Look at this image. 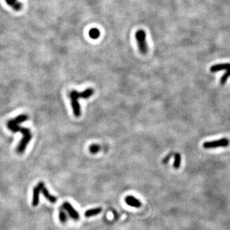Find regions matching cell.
I'll return each instance as SVG.
<instances>
[{"instance_id": "5b68a950", "label": "cell", "mask_w": 230, "mask_h": 230, "mask_svg": "<svg viewBox=\"0 0 230 230\" xmlns=\"http://www.w3.org/2000/svg\"><path fill=\"white\" fill-rule=\"evenodd\" d=\"M63 207L69 213V216L75 220H78L79 219V214L75 208L72 206V204L68 202H65L63 204Z\"/></svg>"}, {"instance_id": "30bf717a", "label": "cell", "mask_w": 230, "mask_h": 230, "mask_svg": "<svg viewBox=\"0 0 230 230\" xmlns=\"http://www.w3.org/2000/svg\"><path fill=\"white\" fill-rule=\"evenodd\" d=\"M102 208H92L87 210L86 212H85L84 216L87 217H90L93 216H95L100 214L102 212Z\"/></svg>"}, {"instance_id": "ba28073f", "label": "cell", "mask_w": 230, "mask_h": 230, "mask_svg": "<svg viewBox=\"0 0 230 230\" xmlns=\"http://www.w3.org/2000/svg\"><path fill=\"white\" fill-rule=\"evenodd\" d=\"M230 69V63H220L212 65L210 67V71L212 72H217L221 71H228Z\"/></svg>"}, {"instance_id": "8992f818", "label": "cell", "mask_w": 230, "mask_h": 230, "mask_svg": "<svg viewBox=\"0 0 230 230\" xmlns=\"http://www.w3.org/2000/svg\"><path fill=\"white\" fill-rule=\"evenodd\" d=\"M44 187V184L43 182H40L33 189V196L32 204L33 207H36L38 205L39 202V194L41 191L42 187Z\"/></svg>"}, {"instance_id": "9c48e42d", "label": "cell", "mask_w": 230, "mask_h": 230, "mask_svg": "<svg viewBox=\"0 0 230 230\" xmlns=\"http://www.w3.org/2000/svg\"><path fill=\"white\" fill-rule=\"evenodd\" d=\"M42 194H43V195L44 196V197L48 200L50 202L53 203H54L56 202L57 201V198H55L54 196H52L51 194H50V193L49 192L48 190L45 188V187H42V189L41 190Z\"/></svg>"}, {"instance_id": "7a4b0ae2", "label": "cell", "mask_w": 230, "mask_h": 230, "mask_svg": "<svg viewBox=\"0 0 230 230\" xmlns=\"http://www.w3.org/2000/svg\"><path fill=\"white\" fill-rule=\"evenodd\" d=\"M135 39L140 53L146 54L148 52V46L146 41V33L143 30H139L135 33Z\"/></svg>"}, {"instance_id": "8fae6325", "label": "cell", "mask_w": 230, "mask_h": 230, "mask_svg": "<svg viewBox=\"0 0 230 230\" xmlns=\"http://www.w3.org/2000/svg\"><path fill=\"white\" fill-rule=\"evenodd\" d=\"M93 94H94V90H93L91 88H87V89H86L85 90H84L83 91L80 92L81 98L84 99H89Z\"/></svg>"}, {"instance_id": "277c9868", "label": "cell", "mask_w": 230, "mask_h": 230, "mask_svg": "<svg viewBox=\"0 0 230 230\" xmlns=\"http://www.w3.org/2000/svg\"><path fill=\"white\" fill-rule=\"evenodd\" d=\"M229 145V141L227 138H222L220 139L204 142L203 147L205 149H213L219 147H227Z\"/></svg>"}, {"instance_id": "ac0fdd59", "label": "cell", "mask_w": 230, "mask_h": 230, "mask_svg": "<svg viewBox=\"0 0 230 230\" xmlns=\"http://www.w3.org/2000/svg\"><path fill=\"white\" fill-rule=\"evenodd\" d=\"M6 3L11 6H13L15 4L18 3V0H5Z\"/></svg>"}, {"instance_id": "9a60e30c", "label": "cell", "mask_w": 230, "mask_h": 230, "mask_svg": "<svg viewBox=\"0 0 230 230\" xmlns=\"http://www.w3.org/2000/svg\"><path fill=\"white\" fill-rule=\"evenodd\" d=\"M230 77V69L226 71V72L224 74V75L221 77V78L220 79V83L221 84H224L228 78Z\"/></svg>"}, {"instance_id": "7c38bea8", "label": "cell", "mask_w": 230, "mask_h": 230, "mask_svg": "<svg viewBox=\"0 0 230 230\" xmlns=\"http://www.w3.org/2000/svg\"><path fill=\"white\" fill-rule=\"evenodd\" d=\"M181 155L179 153H176L174 155V163H173V167L175 169H178L180 167L181 165Z\"/></svg>"}, {"instance_id": "4fadbf2b", "label": "cell", "mask_w": 230, "mask_h": 230, "mask_svg": "<svg viewBox=\"0 0 230 230\" xmlns=\"http://www.w3.org/2000/svg\"><path fill=\"white\" fill-rule=\"evenodd\" d=\"M100 35V31L97 28H91L89 31V36L92 39H97Z\"/></svg>"}, {"instance_id": "d6986e66", "label": "cell", "mask_w": 230, "mask_h": 230, "mask_svg": "<svg viewBox=\"0 0 230 230\" xmlns=\"http://www.w3.org/2000/svg\"><path fill=\"white\" fill-rule=\"evenodd\" d=\"M173 155V153H169V154H168L164 159V160H163V163H164V164H167V163H168V161L169 160V159H170V158H171V156Z\"/></svg>"}, {"instance_id": "e0dca14e", "label": "cell", "mask_w": 230, "mask_h": 230, "mask_svg": "<svg viewBox=\"0 0 230 230\" xmlns=\"http://www.w3.org/2000/svg\"><path fill=\"white\" fill-rule=\"evenodd\" d=\"M12 7H13V8H14V10H15L17 11H19V10H20L21 9L22 5H21V3L18 2L16 4H15Z\"/></svg>"}, {"instance_id": "2e32d148", "label": "cell", "mask_w": 230, "mask_h": 230, "mask_svg": "<svg viewBox=\"0 0 230 230\" xmlns=\"http://www.w3.org/2000/svg\"><path fill=\"white\" fill-rule=\"evenodd\" d=\"M59 220H60V221H61V223H65L67 222V215H66V214H65L64 211L61 210L60 212H59Z\"/></svg>"}, {"instance_id": "52a82bcc", "label": "cell", "mask_w": 230, "mask_h": 230, "mask_svg": "<svg viewBox=\"0 0 230 230\" xmlns=\"http://www.w3.org/2000/svg\"><path fill=\"white\" fill-rule=\"evenodd\" d=\"M125 202L129 206L134 208H139L141 206V201L136 198L132 196H129L126 197Z\"/></svg>"}, {"instance_id": "3957f363", "label": "cell", "mask_w": 230, "mask_h": 230, "mask_svg": "<svg viewBox=\"0 0 230 230\" xmlns=\"http://www.w3.org/2000/svg\"><path fill=\"white\" fill-rule=\"evenodd\" d=\"M81 98L80 93L76 90H72L70 93V99L71 100V104L73 109L74 115L76 117H79L81 114V107L78 102L79 99Z\"/></svg>"}, {"instance_id": "5bb4252c", "label": "cell", "mask_w": 230, "mask_h": 230, "mask_svg": "<svg viewBox=\"0 0 230 230\" xmlns=\"http://www.w3.org/2000/svg\"><path fill=\"white\" fill-rule=\"evenodd\" d=\"M100 147L97 144H93L89 148V150L92 154H96L97 153H98L100 151Z\"/></svg>"}, {"instance_id": "6da1fadb", "label": "cell", "mask_w": 230, "mask_h": 230, "mask_svg": "<svg viewBox=\"0 0 230 230\" xmlns=\"http://www.w3.org/2000/svg\"><path fill=\"white\" fill-rule=\"evenodd\" d=\"M28 118V116L26 115H21L10 120L8 123V127L10 131L14 132H21L23 135V138L20 141L18 148H17V151L20 153L24 151L32 137L31 131L29 129L22 127L19 125L20 123L27 120Z\"/></svg>"}]
</instances>
